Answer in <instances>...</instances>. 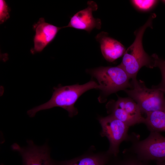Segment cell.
<instances>
[{
    "instance_id": "cell-1",
    "label": "cell",
    "mask_w": 165,
    "mask_h": 165,
    "mask_svg": "<svg viewBox=\"0 0 165 165\" xmlns=\"http://www.w3.org/2000/svg\"><path fill=\"white\" fill-rule=\"evenodd\" d=\"M97 83L91 80L82 85L76 84L54 88L52 96L47 102L29 110L27 113L30 117H34L37 112L44 110L58 107L66 110L70 117L78 113L74 105L78 98L86 91L93 89H100Z\"/></svg>"
},
{
    "instance_id": "cell-2",
    "label": "cell",
    "mask_w": 165,
    "mask_h": 165,
    "mask_svg": "<svg viewBox=\"0 0 165 165\" xmlns=\"http://www.w3.org/2000/svg\"><path fill=\"white\" fill-rule=\"evenodd\" d=\"M156 16L155 14H152L145 24L134 32L135 39L126 50L119 65L132 79H136L137 73L142 67L145 66L150 68L155 67L152 57L149 56L143 48L142 38L146 28L149 27L152 28V20Z\"/></svg>"
},
{
    "instance_id": "cell-3",
    "label": "cell",
    "mask_w": 165,
    "mask_h": 165,
    "mask_svg": "<svg viewBox=\"0 0 165 165\" xmlns=\"http://www.w3.org/2000/svg\"><path fill=\"white\" fill-rule=\"evenodd\" d=\"M131 87L124 91L138 105L141 113L165 110L164 93L159 89L147 88L144 82L136 79H132Z\"/></svg>"
},
{
    "instance_id": "cell-4",
    "label": "cell",
    "mask_w": 165,
    "mask_h": 165,
    "mask_svg": "<svg viewBox=\"0 0 165 165\" xmlns=\"http://www.w3.org/2000/svg\"><path fill=\"white\" fill-rule=\"evenodd\" d=\"M87 71L97 79L99 90L105 96L131 87L130 79L119 65L115 67L101 66Z\"/></svg>"
},
{
    "instance_id": "cell-5",
    "label": "cell",
    "mask_w": 165,
    "mask_h": 165,
    "mask_svg": "<svg viewBox=\"0 0 165 165\" xmlns=\"http://www.w3.org/2000/svg\"><path fill=\"white\" fill-rule=\"evenodd\" d=\"M132 136L131 145L125 150L146 161H165V137L160 133L150 132L145 139L140 141L139 137Z\"/></svg>"
},
{
    "instance_id": "cell-6",
    "label": "cell",
    "mask_w": 165,
    "mask_h": 165,
    "mask_svg": "<svg viewBox=\"0 0 165 165\" xmlns=\"http://www.w3.org/2000/svg\"><path fill=\"white\" fill-rule=\"evenodd\" d=\"M102 130L101 135L106 137L109 142V147L107 152L111 155L116 156L119 152V147L124 141H130L131 136L128 134L129 127L125 123L113 116L108 115L98 119Z\"/></svg>"
},
{
    "instance_id": "cell-7",
    "label": "cell",
    "mask_w": 165,
    "mask_h": 165,
    "mask_svg": "<svg viewBox=\"0 0 165 165\" xmlns=\"http://www.w3.org/2000/svg\"><path fill=\"white\" fill-rule=\"evenodd\" d=\"M109 115L122 121L128 127L144 123L145 118L137 103L130 97H118L117 101L111 100L106 105Z\"/></svg>"
},
{
    "instance_id": "cell-8",
    "label": "cell",
    "mask_w": 165,
    "mask_h": 165,
    "mask_svg": "<svg viewBox=\"0 0 165 165\" xmlns=\"http://www.w3.org/2000/svg\"><path fill=\"white\" fill-rule=\"evenodd\" d=\"M27 141L28 145L26 147H21L16 143L12 145V149L21 155L23 165H55V161L51 158L47 144L38 146L31 140Z\"/></svg>"
},
{
    "instance_id": "cell-9",
    "label": "cell",
    "mask_w": 165,
    "mask_h": 165,
    "mask_svg": "<svg viewBox=\"0 0 165 165\" xmlns=\"http://www.w3.org/2000/svg\"><path fill=\"white\" fill-rule=\"evenodd\" d=\"M87 3V7L75 14L71 18L68 25L63 27V28H72L84 30L88 33L95 28L101 29V20L94 18L93 15V12L96 11L98 9L97 4L93 1H88Z\"/></svg>"
},
{
    "instance_id": "cell-10",
    "label": "cell",
    "mask_w": 165,
    "mask_h": 165,
    "mask_svg": "<svg viewBox=\"0 0 165 165\" xmlns=\"http://www.w3.org/2000/svg\"><path fill=\"white\" fill-rule=\"evenodd\" d=\"M63 27H58L46 22L43 18H40L33 25L35 31L33 38L34 47L31 49L32 54L42 52L55 38L59 31Z\"/></svg>"
},
{
    "instance_id": "cell-11",
    "label": "cell",
    "mask_w": 165,
    "mask_h": 165,
    "mask_svg": "<svg viewBox=\"0 0 165 165\" xmlns=\"http://www.w3.org/2000/svg\"><path fill=\"white\" fill-rule=\"evenodd\" d=\"M95 38L100 44L103 57L108 62H113L123 55L126 50L122 43L109 36L107 32H100L96 35Z\"/></svg>"
},
{
    "instance_id": "cell-12",
    "label": "cell",
    "mask_w": 165,
    "mask_h": 165,
    "mask_svg": "<svg viewBox=\"0 0 165 165\" xmlns=\"http://www.w3.org/2000/svg\"><path fill=\"white\" fill-rule=\"evenodd\" d=\"M113 156L106 152L86 154L73 159L55 161V165H107Z\"/></svg>"
},
{
    "instance_id": "cell-13",
    "label": "cell",
    "mask_w": 165,
    "mask_h": 165,
    "mask_svg": "<svg viewBox=\"0 0 165 165\" xmlns=\"http://www.w3.org/2000/svg\"><path fill=\"white\" fill-rule=\"evenodd\" d=\"M144 123L150 132H165V110L147 113Z\"/></svg>"
},
{
    "instance_id": "cell-14",
    "label": "cell",
    "mask_w": 165,
    "mask_h": 165,
    "mask_svg": "<svg viewBox=\"0 0 165 165\" xmlns=\"http://www.w3.org/2000/svg\"><path fill=\"white\" fill-rule=\"evenodd\" d=\"M107 165H151L149 161L140 159L135 154L125 149L122 155L113 156Z\"/></svg>"
},
{
    "instance_id": "cell-15",
    "label": "cell",
    "mask_w": 165,
    "mask_h": 165,
    "mask_svg": "<svg viewBox=\"0 0 165 165\" xmlns=\"http://www.w3.org/2000/svg\"><path fill=\"white\" fill-rule=\"evenodd\" d=\"M152 56L154 60V67L160 69L162 76L161 82L158 85L153 87L159 89L165 94V60L160 58L156 54H153Z\"/></svg>"
},
{
    "instance_id": "cell-16",
    "label": "cell",
    "mask_w": 165,
    "mask_h": 165,
    "mask_svg": "<svg viewBox=\"0 0 165 165\" xmlns=\"http://www.w3.org/2000/svg\"><path fill=\"white\" fill-rule=\"evenodd\" d=\"M157 0H134L131 1L133 5L137 9L143 11H146L152 8L157 3Z\"/></svg>"
},
{
    "instance_id": "cell-17",
    "label": "cell",
    "mask_w": 165,
    "mask_h": 165,
    "mask_svg": "<svg viewBox=\"0 0 165 165\" xmlns=\"http://www.w3.org/2000/svg\"><path fill=\"white\" fill-rule=\"evenodd\" d=\"M10 11L7 4L4 0H0V23L2 24L10 17Z\"/></svg>"
},
{
    "instance_id": "cell-18",
    "label": "cell",
    "mask_w": 165,
    "mask_h": 165,
    "mask_svg": "<svg viewBox=\"0 0 165 165\" xmlns=\"http://www.w3.org/2000/svg\"><path fill=\"white\" fill-rule=\"evenodd\" d=\"M156 165H165V161L162 162H156Z\"/></svg>"
},
{
    "instance_id": "cell-19",
    "label": "cell",
    "mask_w": 165,
    "mask_h": 165,
    "mask_svg": "<svg viewBox=\"0 0 165 165\" xmlns=\"http://www.w3.org/2000/svg\"><path fill=\"white\" fill-rule=\"evenodd\" d=\"M162 1V2H163L164 3H165V0H163Z\"/></svg>"
},
{
    "instance_id": "cell-20",
    "label": "cell",
    "mask_w": 165,
    "mask_h": 165,
    "mask_svg": "<svg viewBox=\"0 0 165 165\" xmlns=\"http://www.w3.org/2000/svg\"><path fill=\"white\" fill-rule=\"evenodd\" d=\"M1 165H4V164L2 163L1 164Z\"/></svg>"
}]
</instances>
